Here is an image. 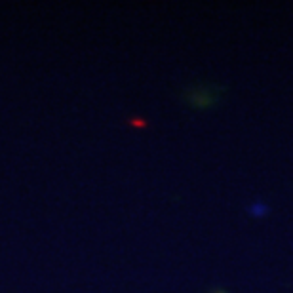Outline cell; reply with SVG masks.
<instances>
[{"label": "cell", "mask_w": 293, "mask_h": 293, "mask_svg": "<svg viewBox=\"0 0 293 293\" xmlns=\"http://www.w3.org/2000/svg\"><path fill=\"white\" fill-rule=\"evenodd\" d=\"M251 213H253V215H265V213H267V207H265V204H255V207H253V209H251Z\"/></svg>", "instance_id": "6da1fadb"}, {"label": "cell", "mask_w": 293, "mask_h": 293, "mask_svg": "<svg viewBox=\"0 0 293 293\" xmlns=\"http://www.w3.org/2000/svg\"><path fill=\"white\" fill-rule=\"evenodd\" d=\"M131 124H133V126H139V128H143V126H145V122L143 120H133Z\"/></svg>", "instance_id": "7a4b0ae2"}]
</instances>
